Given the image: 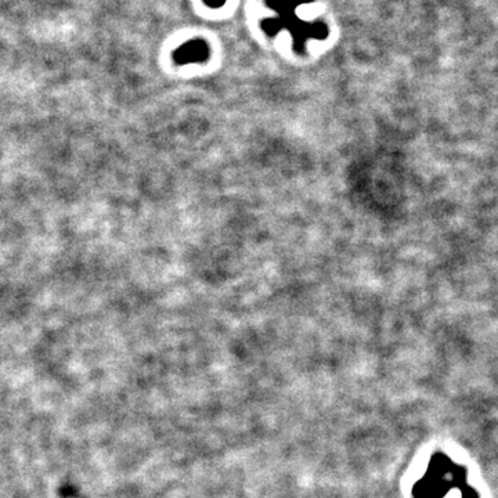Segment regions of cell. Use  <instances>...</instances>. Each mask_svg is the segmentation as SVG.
<instances>
[{"label":"cell","instance_id":"6da1fadb","mask_svg":"<svg viewBox=\"0 0 498 498\" xmlns=\"http://www.w3.org/2000/svg\"><path fill=\"white\" fill-rule=\"evenodd\" d=\"M209 46L202 39H192L182 45L173 53V60L179 65L194 64V62H205L209 58Z\"/></svg>","mask_w":498,"mask_h":498},{"label":"cell","instance_id":"7a4b0ae2","mask_svg":"<svg viewBox=\"0 0 498 498\" xmlns=\"http://www.w3.org/2000/svg\"><path fill=\"white\" fill-rule=\"evenodd\" d=\"M205 5H208L209 8H213V9H218V8H222L226 0H203Z\"/></svg>","mask_w":498,"mask_h":498}]
</instances>
